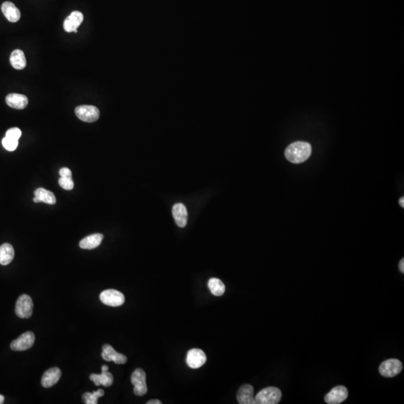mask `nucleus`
<instances>
[{
  "instance_id": "obj_1",
  "label": "nucleus",
  "mask_w": 404,
  "mask_h": 404,
  "mask_svg": "<svg viewBox=\"0 0 404 404\" xmlns=\"http://www.w3.org/2000/svg\"><path fill=\"white\" fill-rule=\"evenodd\" d=\"M311 154V146L305 142L290 144L285 151L287 159L293 163H301L307 160Z\"/></svg>"
},
{
  "instance_id": "obj_2",
  "label": "nucleus",
  "mask_w": 404,
  "mask_h": 404,
  "mask_svg": "<svg viewBox=\"0 0 404 404\" xmlns=\"http://www.w3.org/2000/svg\"><path fill=\"white\" fill-rule=\"evenodd\" d=\"M282 399V391L275 387H268L254 397L255 404H276Z\"/></svg>"
},
{
  "instance_id": "obj_3",
  "label": "nucleus",
  "mask_w": 404,
  "mask_h": 404,
  "mask_svg": "<svg viewBox=\"0 0 404 404\" xmlns=\"http://www.w3.org/2000/svg\"><path fill=\"white\" fill-rule=\"evenodd\" d=\"M15 313L20 318H29L33 315V302L27 294L21 295L18 298L15 307Z\"/></svg>"
},
{
  "instance_id": "obj_4",
  "label": "nucleus",
  "mask_w": 404,
  "mask_h": 404,
  "mask_svg": "<svg viewBox=\"0 0 404 404\" xmlns=\"http://www.w3.org/2000/svg\"><path fill=\"white\" fill-rule=\"evenodd\" d=\"M100 300L102 303L106 306L118 307L124 304L125 297L124 294L118 290L109 289L100 293Z\"/></svg>"
},
{
  "instance_id": "obj_5",
  "label": "nucleus",
  "mask_w": 404,
  "mask_h": 404,
  "mask_svg": "<svg viewBox=\"0 0 404 404\" xmlns=\"http://www.w3.org/2000/svg\"><path fill=\"white\" fill-rule=\"evenodd\" d=\"M75 113L78 118L85 122H95L100 117V111L96 106L82 105L77 107Z\"/></svg>"
},
{
  "instance_id": "obj_6",
  "label": "nucleus",
  "mask_w": 404,
  "mask_h": 404,
  "mask_svg": "<svg viewBox=\"0 0 404 404\" xmlns=\"http://www.w3.org/2000/svg\"><path fill=\"white\" fill-rule=\"evenodd\" d=\"M131 383L134 385V394L137 396H143L148 391L146 374L142 369L135 370L131 375Z\"/></svg>"
},
{
  "instance_id": "obj_7",
  "label": "nucleus",
  "mask_w": 404,
  "mask_h": 404,
  "mask_svg": "<svg viewBox=\"0 0 404 404\" xmlns=\"http://www.w3.org/2000/svg\"><path fill=\"white\" fill-rule=\"evenodd\" d=\"M403 369L401 361L396 359H390L382 363L379 367L380 374L384 377H394L398 375Z\"/></svg>"
},
{
  "instance_id": "obj_8",
  "label": "nucleus",
  "mask_w": 404,
  "mask_h": 404,
  "mask_svg": "<svg viewBox=\"0 0 404 404\" xmlns=\"http://www.w3.org/2000/svg\"><path fill=\"white\" fill-rule=\"evenodd\" d=\"M35 341L36 337L33 332H25L12 342L11 349L14 351H24L33 346Z\"/></svg>"
},
{
  "instance_id": "obj_9",
  "label": "nucleus",
  "mask_w": 404,
  "mask_h": 404,
  "mask_svg": "<svg viewBox=\"0 0 404 404\" xmlns=\"http://www.w3.org/2000/svg\"><path fill=\"white\" fill-rule=\"evenodd\" d=\"M206 361V355L202 349L194 348L187 353V364L190 368H199L205 364Z\"/></svg>"
},
{
  "instance_id": "obj_10",
  "label": "nucleus",
  "mask_w": 404,
  "mask_h": 404,
  "mask_svg": "<svg viewBox=\"0 0 404 404\" xmlns=\"http://www.w3.org/2000/svg\"><path fill=\"white\" fill-rule=\"evenodd\" d=\"M347 388L343 385H338L332 388L325 396L326 403L328 404H338L347 398Z\"/></svg>"
},
{
  "instance_id": "obj_11",
  "label": "nucleus",
  "mask_w": 404,
  "mask_h": 404,
  "mask_svg": "<svg viewBox=\"0 0 404 404\" xmlns=\"http://www.w3.org/2000/svg\"><path fill=\"white\" fill-rule=\"evenodd\" d=\"M101 357L106 362L113 361L117 365H124L127 362V357L124 355L116 352L114 348L110 345H103Z\"/></svg>"
},
{
  "instance_id": "obj_12",
  "label": "nucleus",
  "mask_w": 404,
  "mask_h": 404,
  "mask_svg": "<svg viewBox=\"0 0 404 404\" xmlns=\"http://www.w3.org/2000/svg\"><path fill=\"white\" fill-rule=\"evenodd\" d=\"M83 21V15L79 12H73L64 22V29L67 33H77V29Z\"/></svg>"
},
{
  "instance_id": "obj_13",
  "label": "nucleus",
  "mask_w": 404,
  "mask_h": 404,
  "mask_svg": "<svg viewBox=\"0 0 404 404\" xmlns=\"http://www.w3.org/2000/svg\"><path fill=\"white\" fill-rule=\"evenodd\" d=\"M61 376V371L58 367H52L44 373L41 379V385L48 388L58 383Z\"/></svg>"
},
{
  "instance_id": "obj_14",
  "label": "nucleus",
  "mask_w": 404,
  "mask_h": 404,
  "mask_svg": "<svg viewBox=\"0 0 404 404\" xmlns=\"http://www.w3.org/2000/svg\"><path fill=\"white\" fill-rule=\"evenodd\" d=\"M237 399L240 404H255L252 385L246 384L240 387L237 391Z\"/></svg>"
},
{
  "instance_id": "obj_15",
  "label": "nucleus",
  "mask_w": 404,
  "mask_h": 404,
  "mask_svg": "<svg viewBox=\"0 0 404 404\" xmlns=\"http://www.w3.org/2000/svg\"><path fill=\"white\" fill-rule=\"evenodd\" d=\"M7 104L10 107L16 110H23L27 106L29 100H28L27 97L23 95H19V94H10L7 95L6 98H5Z\"/></svg>"
},
{
  "instance_id": "obj_16",
  "label": "nucleus",
  "mask_w": 404,
  "mask_h": 404,
  "mask_svg": "<svg viewBox=\"0 0 404 404\" xmlns=\"http://www.w3.org/2000/svg\"><path fill=\"white\" fill-rule=\"evenodd\" d=\"M173 214L176 224L180 228H184L187 224L188 212L187 208L182 203H177L173 208Z\"/></svg>"
},
{
  "instance_id": "obj_17",
  "label": "nucleus",
  "mask_w": 404,
  "mask_h": 404,
  "mask_svg": "<svg viewBox=\"0 0 404 404\" xmlns=\"http://www.w3.org/2000/svg\"><path fill=\"white\" fill-rule=\"evenodd\" d=\"M2 12L6 19L12 23H17L20 19V12L12 2H4L2 5Z\"/></svg>"
},
{
  "instance_id": "obj_18",
  "label": "nucleus",
  "mask_w": 404,
  "mask_h": 404,
  "mask_svg": "<svg viewBox=\"0 0 404 404\" xmlns=\"http://www.w3.org/2000/svg\"><path fill=\"white\" fill-rule=\"evenodd\" d=\"M103 235L101 233H95L82 239L79 242V247L83 250H93L100 245Z\"/></svg>"
},
{
  "instance_id": "obj_19",
  "label": "nucleus",
  "mask_w": 404,
  "mask_h": 404,
  "mask_svg": "<svg viewBox=\"0 0 404 404\" xmlns=\"http://www.w3.org/2000/svg\"><path fill=\"white\" fill-rule=\"evenodd\" d=\"M90 380L94 382L95 385L99 386L102 385L105 387H110L113 385L114 378L113 374L110 372L102 371L100 374H92L90 375Z\"/></svg>"
},
{
  "instance_id": "obj_20",
  "label": "nucleus",
  "mask_w": 404,
  "mask_h": 404,
  "mask_svg": "<svg viewBox=\"0 0 404 404\" xmlns=\"http://www.w3.org/2000/svg\"><path fill=\"white\" fill-rule=\"evenodd\" d=\"M15 258V250L9 243H4L0 247V264L8 265Z\"/></svg>"
},
{
  "instance_id": "obj_21",
  "label": "nucleus",
  "mask_w": 404,
  "mask_h": 404,
  "mask_svg": "<svg viewBox=\"0 0 404 404\" xmlns=\"http://www.w3.org/2000/svg\"><path fill=\"white\" fill-rule=\"evenodd\" d=\"M10 62L15 69H24L26 66V60L24 53L20 50H14L10 57Z\"/></svg>"
},
{
  "instance_id": "obj_22",
  "label": "nucleus",
  "mask_w": 404,
  "mask_h": 404,
  "mask_svg": "<svg viewBox=\"0 0 404 404\" xmlns=\"http://www.w3.org/2000/svg\"><path fill=\"white\" fill-rule=\"evenodd\" d=\"M35 195L38 198L40 202H44L48 205H54L57 202L55 195L44 188L37 189L35 192Z\"/></svg>"
},
{
  "instance_id": "obj_23",
  "label": "nucleus",
  "mask_w": 404,
  "mask_h": 404,
  "mask_svg": "<svg viewBox=\"0 0 404 404\" xmlns=\"http://www.w3.org/2000/svg\"><path fill=\"white\" fill-rule=\"evenodd\" d=\"M208 288L212 295L216 296H222L226 291V286L220 279L212 278L208 281Z\"/></svg>"
},
{
  "instance_id": "obj_24",
  "label": "nucleus",
  "mask_w": 404,
  "mask_h": 404,
  "mask_svg": "<svg viewBox=\"0 0 404 404\" xmlns=\"http://www.w3.org/2000/svg\"><path fill=\"white\" fill-rule=\"evenodd\" d=\"M104 395V391L103 389H99L94 392L84 393L82 395V401L86 404H97V400Z\"/></svg>"
},
{
  "instance_id": "obj_25",
  "label": "nucleus",
  "mask_w": 404,
  "mask_h": 404,
  "mask_svg": "<svg viewBox=\"0 0 404 404\" xmlns=\"http://www.w3.org/2000/svg\"><path fill=\"white\" fill-rule=\"evenodd\" d=\"M2 145L8 152H14L18 146V141L5 136L2 141Z\"/></svg>"
},
{
  "instance_id": "obj_26",
  "label": "nucleus",
  "mask_w": 404,
  "mask_h": 404,
  "mask_svg": "<svg viewBox=\"0 0 404 404\" xmlns=\"http://www.w3.org/2000/svg\"><path fill=\"white\" fill-rule=\"evenodd\" d=\"M58 184H59L60 187L61 188L66 190H72L74 187V181H73L72 178H69V177H61V178H59V180H58Z\"/></svg>"
},
{
  "instance_id": "obj_27",
  "label": "nucleus",
  "mask_w": 404,
  "mask_h": 404,
  "mask_svg": "<svg viewBox=\"0 0 404 404\" xmlns=\"http://www.w3.org/2000/svg\"><path fill=\"white\" fill-rule=\"evenodd\" d=\"M21 135H22V132L18 127H13V128L8 130L6 134H5V136L8 137V138L18 141L20 138Z\"/></svg>"
},
{
  "instance_id": "obj_28",
  "label": "nucleus",
  "mask_w": 404,
  "mask_h": 404,
  "mask_svg": "<svg viewBox=\"0 0 404 404\" xmlns=\"http://www.w3.org/2000/svg\"><path fill=\"white\" fill-rule=\"evenodd\" d=\"M59 174L61 177L72 178V173L68 168H62V169H60Z\"/></svg>"
},
{
  "instance_id": "obj_29",
  "label": "nucleus",
  "mask_w": 404,
  "mask_h": 404,
  "mask_svg": "<svg viewBox=\"0 0 404 404\" xmlns=\"http://www.w3.org/2000/svg\"><path fill=\"white\" fill-rule=\"evenodd\" d=\"M147 404H162V402L159 400H151L147 402Z\"/></svg>"
},
{
  "instance_id": "obj_30",
  "label": "nucleus",
  "mask_w": 404,
  "mask_h": 404,
  "mask_svg": "<svg viewBox=\"0 0 404 404\" xmlns=\"http://www.w3.org/2000/svg\"><path fill=\"white\" fill-rule=\"evenodd\" d=\"M399 268L400 271H401L402 273L404 272V260L402 259L401 261H400L399 264Z\"/></svg>"
},
{
  "instance_id": "obj_31",
  "label": "nucleus",
  "mask_w": 404,
  "mask_h": 404,
  "mask_svg": "<svg viewBox=\"0 0 404 404\" xmlns=\"http://www.w3.org/2000/svg\"><path fill=\"white\" fill-rule=\"evenodd\" d=\"M400 205H401L402 208L404 207V198L402 197V198L400 199Z\"/></svg>"
},
{
  "instance_id": "obj_32",
  "label": "nucleus",
  "mask_w": 404,
  "mask_h": 404,
  "mask_svg": "<svg viewBox=\"0 0 404 404\" xmlns=\"http://www.w3.org/2000/svg\"><path fill=\"white\" fill-rule=\"evenodd\" d=\"M109 370V367L107 366H102V371H107Z\"/></svg>"
},
{
  "instance_id": "obj_33",
  "label": "nucleus",
  "mask_w": 404,
  "mask_h": 404,
  "mask_svg": "<svg viewBox=\"0 0 404 404\" xmlns=\"http://www.w3.org/2000/svg\"><path fill=\"white\" fill-rule=\"evenodd\" d=\"M4 400H5V398H4L3 395H0V404H3Z\"/></svg>"
}]
</instances>
